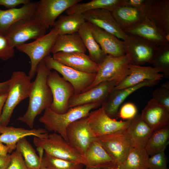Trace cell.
Instances as JSON below:
<instances>
[{"label":"cell","instance_id":"42","mask_svg":"<svg viewBox=\"0 0 169 169\" xmlns=\"http://www.w3.org/2000/svg\"><path fill=\"white\" fill-rule=\"evenodd\" d=\"M137 110L136 105L131 102L124 104L118 111V117L124 120H131L136 115Z\"/></svg>","mask_w":169,"mask_h":169},{"label":"cell","instance_id":"45","mask_svg":"<svg viewBox=\"0 0 169 169\" xmlns=\"http://www.w3.org/2000/svg\"><path fill=\"white\" fill-rule=\"evenodd\" d=\"M10 154L0 155V169H6L9 163Z\"/></svg>","mask_w":169,"mask_h":169},{"label":"cell","instance_id":"3","mask_svg":"<svg viewBox=\"0 0 169 169\" xmlns=\"http://www.w3.org/2000/svg\"><path fill=\"white\" fill-rule=\"evenodd\" d=\"M10 79L7 97L0 117L1 126H7L16 106L29 95L31 79L24 72H13Z\"/></svg>","mask_w":169,"mask_h":169},{"label":"cell","instance_id":"1","mask_svg":"<svg viewBox=\"0 0 169 169\" xmlns=\"http://www.w3.org/2000/svg\"><path fill=\"white\" fill-rule=\"evenodd\" d=\"M51 72L44 59L42 60L37 68L36 77L31 83L27 110L17 119L24 123L31 129L33 128L36 117L49 107L52 102V94L47 82L48 76Z\"/></svg>","mask_w":169,"mask_h":169},{"label":"cell","instance_id":"24","mask_svg":"<svg viewBox=\"0 0 169 169\" xmlns=\"http://www.w3.org/2000/svg\"><path fill=\"white\" fill-rule=\"evenodd\" d=\"M83 164L86 168L101 169L117 166L116 163L97 139L90 145L86 151Z\"/></svg>","mask_w":169,"mask_h":169},{"label":"cell","instance_id":"41","mask_svg":"<svg viewBox=\"0 0 169 169\" xmlns=\"http://www.w3.org/2000/svg\"><path fill=\"white\" fill-rule=\"evenodd\" d=\"M15 150L10 154V161L6 169H30L26 165L20 152Z\"/></svg>","mask_w":169,"mask_h":169},{"label":"cell","instance_id":"37","mask_svg":"<svg viewBox=\"0 0 169 169\" xmlns=\"http://www.w3.org/2000/svg\"><path fill=\"white\" fill-rule=\"evenodd\" d=\"M43 166L48 169H82L83 164L53 157L44 152L42 158Z\"/></svg>","mask_w":169,"mask_h":169},{"label":"cell","instance_id":"51","mask_svg":"<svg viewBox=\"0 0 169 169\" xmlns=\"http://www.w3.org/2000/svg\"><path fill=\"white\" fill-rule=\"evenodd\" d=\"M40 169H48L46 167L44 166H43Z\"/></svg>","mask_w":169,"mask_h":169},{"label":"cell","instance_id":"16","mask_svg":"<svg viewBox=\"0 0 169 169\" xmlns=\"http://www.w3.org/2000/svg\"><path fill=\"white\" fill-rule=\"evenodd\" d=\"M159 81L148 80L135 86L124 89L113 90L106 99L102 103V107L106 114L110 117L116 119L118 117L120 105L130 95L144 87L154 86Z\"/></svg>","mask_w":169,"mask_h":169},{"label":"cell","instance_id":"8","mask_svg":"<svg viewBox=\"0 0 169 169\" xmlns=\"http://www.w3.org/2000/svg\"><path fill=\"white\" fill-rule=\"evenodd\" d=\"M50 70L54 69L73 86L74 95L85 91L94 81L96 73L82 72L64 65L54 59L50 55L44 59Z\"/></svg>","mask_w":169,"mask_h":169},{"label":"cell","instance_id":"31","mask_svg":"<svg viewBox=\"0 0 169 169\" xmlns=\"http://www.w3.org/2000/svg\"><path fill=\"white\" fill-rule=\"evenodd\" d=\"M83 13H75L59 16L52 26L59 35L71 34L78 32L86 22Z\"/></svg>","mask_w":169,"mask_h":169},{"label":"cell","instance_id":"33","mask_svg":"<svg viewBox=\"0 0 169 169\" xmlns=\"http://www.w3.org/2000/svg\"><path fill=\"white\" fill-rule=\"evenodd\" d=\"M124 0H93L86 3H77L66 10L67 14L83 13L86 12L99 9L112 11L124 4Z\"/></svg>","mask_w":169,"mask_h":169},{"label":"cell","instance_id":"22","mask_svg":"<svg viewBox=\"0 0 169 169\" xmlns=\"http://www.w3.org/2000/svg\"><path fill=\"white\" fill-rule=\"evenodd\" d=\"M140 115L153 131L169 126V111L152 98L148 101Z\"/></svg>","mask_w":169,"mask_h":169},{"label":"cell","instance_id":"32","mask_svg":"<svg viewBox=\"0 0 169 169\" xmlns=\"http://www.w3.org/2000/svg\"><path fill=\"white\" fill-rule=\"evenodd\" d=\"M149 155L144 148L132 146L118 169H148Z\"/></svg>","mask_w":169,"mask_h":169},{"label":"cell","instance_id":"20","mask_svg":"<svg viewBox=\"0 0 169 169\" xmlns=\"http://www.w3.org/2000/svg\"><path fill=\"white\" fill-rule=\"evenodd\" d=\"M124 32L128 35L142 38L157 47L169 42L164 32L146 16L138 23Z\"/></svg>","mask_w":169,"mask_h":169},{"label":"cell","instance_id":"15","mask_svg":"<svg viewBox=\"0 0 169 169\" xmlns=\"http://www.w3.org/2000/svg\"><path fill=\"white\" fill-rule=\"evenodd\" d=\"M117 84L115 81L104 82L85 91L74 95L69 101V108L94 103L102 104Z\"/></svg>","mask_w":169,"mask_h":169},{"label":"cell","instance_id":"19","mask_svg":"<svg viewBox=\"0 0 169 169\" xmlns=\"http://www.w3.org/2000/svg\"><path fill=\"white\" fill-rule=\"evenodd\" d=\"M142 11L169 37V0H145Z\"/></svg>","mask_w":169,"mask_h":169},{"label":"cell","instance_id":"7","mask_svg":"<svg viewBox=\"0 0 169 169\" xmlns=\"http://www.w3.org/2000/svg\"><path fill=\"white\" fill-rule=\"evenodd\" d=\"M47 29L33 17L20 20L13 24L5 35L14 48L46 34Z\"/></svg>","mask_w":169,"mask_h":169},{"label":"cell","instance_id":"50","mask_svg":"<svg viewBox=\"0 0 169 169\" xmlns=\"http://www.w3.org/2000/svg\"><path fill=\"white\" fill-rule=\"evenodd\" d=\"M108 169H118L117 166H115L113 167H111L108 168Z\"/></svg>","mask_w":169,"mask_h":169},{"label":"cell","instance_id":"5","mask_svg":"<svg viewBox=\"0 0 169 169\" xmlns=\"http://www.w3.org/2000/svg\"><path fill=\"white\" fill-rule=\"evenodd\" d=\"M56 30L52 28L48 33L28 43H24L15 48L26 54L30 60L31 66L28 76L32 79L36 73L37 66L46 56L50 55L58 36Z\"/></svg>","mask_w":169,"mask_h":169},{"label":"cell","instance_id":"35","mask_svg":"<svg viewBox=\"0 0 169 169\" xmlns=\"http://www.w3.org/2000/svg\"><path fill=\"white\" fill-rule=\"evenodd\" d=\"M16 149L22 154L27 166L30 169H40L43 166L42 157L38 156L26 137L17 142Z\"/></svg>","mask_w":169,"mask_h":169},{"label":"cell","instance_id":"27","mask_svg":"<svg viewBox=\"0 0 169 169\" xmlns=\"http://www.w3.org/2000/svg\"><path fill=\"white\" fill-rule=\"evenodd\" d=\"M153 131L143 120L141 115H136L124 132L132 146L145 148Z\"/></svg>","mask_w":169,"mask_h":169},{"label":"cell","instance_id":"21","mask_svg":"<svg viewBox=\"0 0 169 169\" xmlns=\"http://www.w3.org/2000/svg\"><path fill=\"white\" fill-rule=\"evenodd\" d=\"M0 142L6 144L8 153L16 149L17 142L22 138L33 136L40 138L47 137L49 134L45 129H27L21 127L0 126Z\"/></svg>","mask_w":169,"mask_h":169},{"label":"cell","instance_id":"12","mask_svg":"<svg viewBox=\"0 0 169 169\" xmlns=\"http://www.w3.org/2000/svg\"><path fill=\"white\" fill-rule=\"evenodd\" d=\"M67 141L83 157L91 144L97 139L87 116L71 124L66 130Z\"/></svg>","mask_w":169,"mask_h":169},{"label":"cell","instance_id":"46","mask_svg":"<svg viewBox=\"0 0 169 169\" xmlns=\"http://www.w3.org/2000/svg\"><path fill=\"white\" fill-rule=\"evenodd\" d=\"M10 83V79L0 83V96L8 93Z\"/></svg>","mask_w":169,"mask_h":169},{"label":"cell","instance_id":"43","mask_svg":"<svg viewBox=\"0 0 169 169\" xmlns=\"http://www.w3.org/2000/svg\"><path fill=\"white\" fill-rule=\"evenodd\" d=\"M31 1L29 0H0V5L9 9L15 8L20 4H26Z\"/></svg>","mask_w":169,"mask_h":169},{"label":"cell","instance_id":"38","mask_svg":"<svg viewBox=\"0 0 169 169\" xmlns=\"http://www.w3.org/2000/svg\"><path fill=\"white\" fill-rule=\"evenodd\" d=\"M169 111V83L167 81L155 90L152 98Z\"/></svg>","mask_w":169,"mask_h":169},{"label":"cell","instance_id":"4","mask_svg":"<svg viewBox=\"0 0 169 169\" xmlns=\"http://www.w3.org/2000/svg\"><path fill=\"white\" fill-rule=\"evenodd\" d=\"M130 64L131 60L128 54L118 57L106 55L99 65L94 81L85 91L104 82L115 81L118 84L129 74Z\"/></svg>","mask_w":169,"mask_h":169},{"label":"cell","instance_id":"26","mask_svg":"<svg viewBox=\"0 0 169 169\" xmlns=\"http://www.w3.org/2000/svg\"><path fill=\"white\" fill-rule=\"evenodd\" d=\"M93 25L94 37L105 54L118 57L125 54L123 40L115 35Z\"/></svg>","mask_w":169,"mask_h":169},{"label":"cell","instance_id":"6","mask_svg":"<svg viewBox=\"0 0 169 169\" xmlns=\"http://www.w3.org/2000/svg\"><path fill=\"white\" fill-rule=\"evenodd\" d=\"M33 143L35 146L42 149L45 152L53 157L83 164V157L57 133L49 134L45 138L34 137Z\"/></svg>","mask_w":169,"mask_h":169},{"label":"cell","instance_id":"14","mask_svg":"<svg viewBox=\"0 0 169 169\" xmlns=\"http://www.w3.org/2000/svg\"><path fill=\"white\" fill-rule=\"evenodd\" d=\"M124 131L97 138L109 155L115 160L117 167L123 161L132 146Z\"/></svg>","mask_w":169,"mask_h":169},{"label":"cell","instance_id":"23","mask_svg":"<svg viewBox=\"0 0 169 169\" xmlns=\"http://www.w3.org/2000/svg\"><path fill=\"white\" fill-rule=\"evenodd\" d=\"M52 57L59 63L83 72L96 73L99 68V65L85 53L59 52L53 54Z\"/></svg>","mask_w":169,"mask_h":169},{"label":"cell","instance_id":"10","mask_svg":"<svg viewBox=\"0 0 169 169\" xmlns=\"http://www.w3.org/2000/svg\"><path fill=\"white\" fill-rule=\"evenodd\" d=\"M87 118L90 127L96 138L124 131L132 119L118 121L112 118L107 115L101 106L91 111Z\"/></svg>","mask_w":169,"mask_h":169},{"label":"cell","instance_id":"9","mask_svg":"<svg viewBox=\"0 0 169 169\" xmlns=\"http://www.w3.org/2000/svg\"><path fill=\"white\" fill-rule=\"evenodd\" d=\"M47 82L53 98L49 108L58 114L66 112L69 109V101L74 95L73 86L55 71L51 72L48 76Z\"/></svg>","mask_w":169,"mask_h":169},{"label":"cell","instance_id":"13","mask_svg":"<svg viewBox=\"0 0 169 169\" xmlns=\"http://www.w3.org/2000/svg\"><path fill=\"white\" fill-rule=\"evenodd\" d=\"M81 0H41L33 17L47 29L52 26L57 18L64 11Z\"/></svg>","mask_w":169,"mask_h":169},{"label":"cell","instance_id":"25","mask_svg":"<svg viewBox=\"0 0 169 169\" xmlns=\"http://www.w3.org/2000/svg\"><path fill=\"white\" fill-rule=\"evenodd\" d=\"M38 2H31L18 8H0V33L5 35L9 28L18 21L33 16Z\"/></svg>","mask_w":169,"mask_h":169},{"label":"cell","instance_id":"44","mask_svg":"<svg viewBox=\"0 0 169 169\" xmlns=\"http://www.w3.org/2000/svg\"><path fill=\"white\" fill-rule=\"evenodd\" d=\"M145 1V0H124V4L133 7L141 11Z\"/></svg>","mask_w":169,"mask_h":169},{"label":"cell","instance_id":"29","mask_svg":"<svg viewBox=\"0 0 169 169\" xmlns=\"http://www.w3.org/2000/svg\"><path fill=\"white\" fill-rule=\"evenodd\" d=\"M93 25L86 22L79 30L78 33L83 44L88 50L90 59L98 64L104 59L105 54L95 39L93 34Z\"/></svg>","mask_w":169,"mask_h":169},{"label":"cell","instance_id":"39","mask_svg":"<svg viewBox=\"0 0 169 169\" xmlns=\"http://www.w3.org/2000/svg\"><path fill=\"white\" fill-rule=\"evenodd\" d=\"M8 38L0 33V59L7 60L13 57L15 50Z\"/></svg>","mask_w":169,"mask_h":169},{"label":"cell","instance_id":"34","mask_svg":"<svg viewBox=\"0 0 169 169\" xmlns=\"http://www.w3.org/2000/svg\"><path fill=\"white\" fill-rule=\"evenodd\" d=\"M169 141V126L153 131L145 148L149 156L164 151Z\"/></svg>","mask_w":169,"mask_h":169},{"label":"cell","instance_id":"47","mask_svg":"<svg viewBox=\"0 0 169 169\" xmlns=\"http://www.w3.org/2000/svg\"><path fill=\"white\" fill-rule=\"evenodd\" d=\"M8 94L0 96V117L1 115Z\"/></svg>","mask_w":169,"mask_h":169},{"label":"cell","instance_id":"40","mask_svg":"<svg viewBox=\"0 0 169 169\" xmlns=\"http://www.w3.org/2000/svg\"><path fill=\"white\" fill-rule=\"evenodd\" d=\"M168 159L164 151L155 154L149 158L148 169H168Z\"/></svg>","mask_w":169,"mask_h":169},{"label":"cell","instance_id":"17","mask_svg":"<svg viewBox=\"0 0 169 169\" xmlns=\"http://www.w3.org/2000/svg\"><path fill=\"white\" fill-rule=\"evenodd\" d=\"M83 14L86 21L115 35L123 40L127 37V34L120 28L110 11L99 9L89 11Z\"/></svg>","mask_w":169,"mask_h":169},{"label":"cell","instance_id":"30","mask_svg":"<svg viewBox=\"0 0 169 169\" xmlns=\"http://www.w3.org/2000/svg\"><path fill=\"white\" fill-rule=\"evenodd\" d=\"M87 49L78 32L71 34L58 35L51 53L59 52H79L85 53Z\"/></svg>","mask_w":169,"mask_h":169},{"label":"cell","instance_id":"11","mask_svg":"<svg viewBox=\"0 0 169 169\" xmlns=\"http://www.w3.org/2000/svg\"><path fill=\"white\" fill-rule=\"evenodd\" d=\"M125 54L129 55L131 64L141 65L151 64L158 47L140 37L128 35L123 40Z\"/></svg>","mask_w":169,"mask_h":169},{"label":"cell","instance_id":"36","mask_svg":"<svg viewBox=\"0 0 169 169\" xmlns=\"http://www.w3.org/2000/svg\"><path fill=\"white\" fill-rule=\"evenodd\" d=\"M151 64L160 70L164 77L169 78V42L158 47Z\"/></svg>","mask_w":169,"mask_h":169},{"label":"cell","instance_id":"18","mask_svg":"<svg viewBox=\"0 0 169 169\" xmlns=\"http://www.w3.org/2000/svg\"><path fill=\"white\" fill-rule=\"evenodd\" d=\"M129 69L128 75L118 84L113 90L132 87L148 80L160 81L164 77L160 70L154 67L143 66L130 64Z\"/></svg>","mask_w":169,"mask_h":169},{"label":"cell","instance_id":"28","mask_svg":"<svg viewBox=\"0 0 169 169\" xmlns=\"http://www.w3.org/2000/svg\"><path fill=\"white\" fill-rule=\"evenodd\" d=\"M110 12L117 23L124 31L135 25L146 16L141 10L124 4Z\"/></svg>","mask_w":169,"mask_h":169},{"label":"cell","instance_id":"49","mask_svg":"<svg viewBox=\"0 0 169 169\" xmlns=\"http://www.w3.org/2000/svg\"><path fill=\"white\" fill-rule=\"evenodd\" d=\"M85 169H108V168H105V169H101V168H85Z\"/></svg>","mask_w":169,"mask_h":169},{"label":"cell","instance_id":"48","mask_svg":"<svg viewBox=\"0 0 169 169\" xmlns=\"http://www.w3.org/2000/svg\"><path fill=\"white\" fill-rule=\"evenodd\" d=\"M8 152V148L6 145H4L0 142V155H5Z\"/></svg>","mask_w":169,"mask_h":169},{"label":"cell","instance_id":"2","mask_svg":"<svg viewBox=\"0 0 169 169\" xmlns=\"http://www.w3.org/2000/svg\"><path fill=\"white\" fill-rule=\"evenodd\" d=\"M101 105L99 103L86 104L70 108L62 114L55 113L49 107L45 110L39 120L44 125L47 130L58 133L67 141L66 130L69 125L87 116L92 110L98 108Z\"/></svg>","mask_w":169,"mask_h":169}]
</instances>
